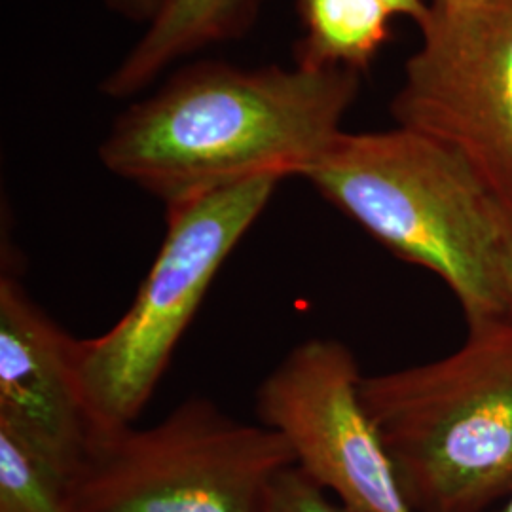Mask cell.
I'll list each match as a JSON object with an SVG mask.
<instances>
[{"mask_svg": "<svg viewBox=\"0 0 512 512\" xmlns=\"http://www.w3.org/2000/svg\"><path fill=\"white\" fill-rule=\"evenodd\" d=\"M357 92L349 69L202 63L120 114L99 158L165 207L258 177H304Z\"/></svg>", "mask_w": 512, "mask_h": 512, "instance_id": "obj_1", "label": "cell"}, {"mask_svg": "<svg viewBox=\"0 0 512 512\" xmlns=\"http://www.w3.org/2000/svg\"><path fill=\"white\" fill-rule=\"evenodd\" d=\"M304 179L389 253L437 275L467 325L512 315L511 207L456 150L401 126L342 131Z\"/></svg>", "mask_w": 512, "mask_h": 512, "instance_id": "obj_2", "label": "cell"}, {"mask_svg": "<svg viewBox=\"0 0 512 512\" xmlns=\"http://www.w3.org/2000/svg\"><path fill=\"white\" fill-rule=\"evenodd\" d=\"M467 329L442 359L361 380L414 512H486L512 494V315Z\"/></svg>", "mask_w": 512, "mask_h": 512, "instance_id": "obj_3", "label": "cell"}, {"mask_svg": "<svg viewBox=\"0 0 512 512\" xmlns=\"http://www.w3.org/2000/svg\"><path fill=\"white\" fill-rule=\"evenodd\" d=\"M279 183L258 177L167 207L164 241L128 311L101 336L76 340L95 435L141 416L213 279Z\"/></svg>", "mask_w": 512, "mask_h": 512, "instance_id": "obj_4", "label": "cell"}, {"mask_svg": "<svg viewBox=\"0 0 512 512\" xmlns=\"http://www.w3.org/2000/svg\"><path fill=\"white\" fill-rule=\"evenodd\" d=\"M294 465L274 429L188 399L145 429L99 433L69 484L73 512H264Z\"/></svg>", "mask_w": 512, "mask_h": 512, "instance_id": "obj_5", "label": "cell"}, {"mask_svg": "<svg viewBox=\"0 0 512 512\" xmlns=\"http://www.w3.org/2000/svg\"><path fill=\"white\" fill-rule=\"evenodd\" d=\"M429 6L391 112L456 150L512 207V0Z\"/></svg>", "mask_w": 512, "mask_h": 512, "instance_id": "obj_6", "label": "cell"}, {"mask_svg": "<svg viewBox=\"0 0 512 512\" xmlns=\"http://www.w3.org/2000/svg\"><path fill=\"white\" fill-rule=\"evenodd\" d=\"M363 374L332 338L291 349L258 387L256 414L289 444L294 465L359 512H414L361 399Z\"/></svg>", "mask_w": 512, "mask_h": 512, "instance_id": "obj_7", "label": "cell"}, {"mask_svg": "<svg viewBox=\"0 0 512 512\" xmlns=\"http://www.w3.org/2000/svg\"><path fill=\"white\" fill-rule=\"evenodd\" d=\"M0 425L69 480L95 437L78 376L76 338L38 306L12 272L0 277Z\"/></svg>", "mask_w": 512, "mask_h": 512, "instance_id": "obj_8", "label": "cell"}, {"mask_svg": "<svg viewBox=\"0 0 512 512\" xmlns=\"http://www.w3.org/2000/svg\"><path fill=\"white\" fill-rule=\"evenodd\" d=\"M256 4L258 0H165L147 33L107 76L103 92L135 95L184 55L238 37L251 23Z\"/></svg>", "mask_w": 512, "mask_h": 512, "instance_id": "obj_9", "label": "cell"}, {"mask_svg": "<svg viewBox=\"0 0 512 512\" xmlns=\"http://www.w3.org/2000/svg\"><path fill=\"white\" fill-rule=\"evenodd\" d=\"M304 37L296 65L363 71L391 35L393 14L380 0H296Z\"/></svg>", "mask_w": 512, "mask_h": 512, "instance_id": "obj_10", "label": "cell"}, {"mask_svg": "<svg viewBox=\"0 0 512 512\" xmlns=\"http://www.w3.org/2000/svg\"><path fill=\"white\" fill-rule=\"evenodd\" d=\"M71 480L0 425V512H73Z\"/></svg>", "mask_w": 512, "mask_h": 512, "instance_id": "obj_11", "label": "cell"}, {"mask_svg": "<svg viewBox=\"0 0 512 512\" xmlns=\"http://www.w3.org/2000/svg\"><path fill=\"white\" fill-rule=\"evenodd\" d=\"M264 512H359L336 499L300 467L291 465L275 476Z\"/></svg>", "mask_w": 512, "mask_h": 512, "instance_id": "obj_12", "label": "cell"}, {"mask_svg": "<svg viewBox=\"0 0 512 512\" xmlns=\"http://www.w3.org/2000/svg\"><path fill=\"white\" fill-rule=\"evenodd\" d=\"M110 8L118 14H124L131 19H148L158 14V10L164 6L165 0H107Z\"/></svg>", "mask_w": 512, "mask_h": 512, "instance_id": "obj_13", "label": "cell"}, {"mask_svg": "<svg viewBox=\"0 0 512 512\" xmlns=\"http://www.w3.org/2000/svg\"><path fill=\"white\" fill-rule=\"evenodd\" d=\"M393 16L410 18L418 27L429 18L431 6L425 0H380Z\"/></svg>", "mask_w": 512, "mask_h": 512, "instance_id": "obj_14", "label": "cell"}, {"mask_svg": "<svg viewBox=\"0 0 512 512\" xmlns=\"http://www.w3.org/2000/svg\"><path fill=\"white\" fill-rule=\"evenodd\" d=\"M482 2H488V0H433L431 4L440 6V8H452V10H456V8L478 6V4H482Z\"/></svg>", "mask_w": 512, "mask_h": 512, "instance_id": "obj_15", "label": "cell"}, {"mask_svg": "<svg viewBox=\"0 0 512 512\" xmlns=\"http://www.w3.org/2000/svg\"><path fill=\"white\" fill-rule=\"evenodd\" d=\"M497 512H512V494L505 499V503L501 505V509Z\"/></svg>", "mask_w": 512, "mask_h": 512, "instance_id": "obj_16", "label": "cell"}, {"mask_svg": "<svg viewBox=\"0 0 512 512\" xmlns=\"http://www.w3.org/2000/svg\"><path fill=\"white\" fill-rule=\"evenodd\" d=\"M511 226H512V207H511Z\"/></svg>", "mask_w": 512, "mask_h": 512, "instance_id": "obj_17", "label": "cell"}]
</instances>
